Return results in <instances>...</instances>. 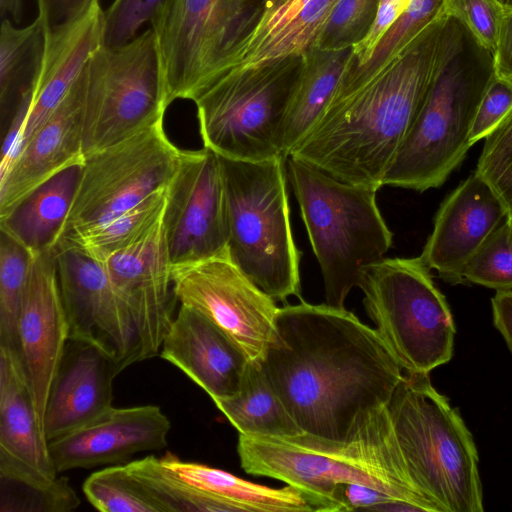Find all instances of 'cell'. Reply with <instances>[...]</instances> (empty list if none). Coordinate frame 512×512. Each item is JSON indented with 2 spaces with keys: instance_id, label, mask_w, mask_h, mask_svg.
Masks as SVG:
<instances>
[{
  "instance_id": "obj_4",
  "label": "cell",
  "mask_w": 512,
  "mask_h": 512,
  "mask_svg": "<svg viewBox=\"0 0 512 512\" xmlns=\"http://www.w3.org/2000/svg\"><path fill=\"white\" fill-rule=\"evenodd\" d=\"M494 76L492 53L447 14L439 66L383 185L419 192L441 186L472 146L473 121Z\"/></svg>"
},
{
  "instance_id": "obj_36",
  "label": "cell",
  "mask_w": 512,
  "mask_h": 512,
  "mask_svg": "<svg viewBox=\"0 0 512 512\" xmlns=\"http://www.w3.org/2000/svg\"><path fill=\"white\" fill-rule=\"evenodd\" d=\"M83 492L91 505L102 512H160L125 465L91 474L83 484Z\"/></svg>"
},
{
  "instance_id": "obj_37",
  "label": "cell",
  "mask_w": 512,
  "mask_h": 512,
  "mask_svg": "<svg viewBox=\"0 0 512 512\" xmlns=\"http://www.w3.org/2000/svg\"><path fill=\"white\" fill-rule=\"evenodd\" d=\"M465 282L512 290V225L504 220L466 265Z\"/></svg>"
},
{
  "instance_id": "obj_33",
  "label": "cell",
  "mask_w": 512,
  "mask_h": 512,
  "mask_svg": "<svg viewBox=\"0 0 512 512\" xmlns=\"http://www.w3.org/2000/svg\"><path fill=\"white\" fill-rule=\"evenodd\" d=\"M447 3L448 0H409L406 9L387 30L369 60L359 67L344 71L328 107L366 86L425 28L446 14Z\"/></svg>"
},
{
  "instance_id": "obj_41",
  "label": "cell",
  "mask_w": 512,
  "mask_h": 512,
  "mask_svg": "<svg viewBox=\"0 0 512 512\" xmlns=\"http://www.w3.org/2000/svg\"><path fill=\"white\" fill-rule=\"evenodd\" d=\"M504 8L501 0H448L446 14L460 21L493 53Z\"/></svg>"
},
{
  "instance_id": "obj_51",
  "label": "cell",
  "mask_w": 512,
  "mask_h": 512,
  "mask_svg": "<svg viewBox=\"0 0 512 512\" xmlns=\"http://www.w3.org/2000/svg\"><path fill=\"white\" fill-rule=\"evenodd\" d=\"M502 1H504V0H502Z\"/></svg>"
},
{
  "instance_id": "obj_11",
  "label": "cell",
  "mask_w": 512,
  "mask_h": 512,
  "mask_svg": "<svg viewBox=\"0 0 512 512\" xmlns=\"http://www.w3.org/2000/svg\"><path fill=\"white\" fill-rule=\"evenodd\" d=\"M165 82L152 28L115 48L100 46L85 66V159L162 121Z\"/></svg>"
},
{
  "instance_id": "obj_47",
  "label": "cell",
  "mask_w": 512,
  "mask_h": 512,
  "mask_svg": "<svg viewBox=\"0 0 512 512\" xmlns=\"http://www.w3.org/2000/svg\"><path fill=\"white\" fill-rule=\"evenodd\" d=\"M491 304L494 326L512 354V290L496 291Z\"/></svg>"
},
{
  "instance_id": "obj_8",
  "label": "cell",
  "mask_w": 512,
  "mask_h": 512,
  "mask_svg": "<svg viewBox=\"0 0 512 512\" xmlns=\"http://www.w3.org/2000/svg\"><path fill=\"white\" fill-rule=\"evenodd\" d=\"M303 59L296 55L233 69L203 91L193 101L203 146L233 160L283 156V123Z\"/></svg>"
},
{
  "instance_id": "obj_31",
  "label": "cell",
  "mask_w": 512,
  "mask_h": 512,
  "mask_svg": "<svg viewBox=\"0 0 512 512\" xmlns=\"http://www.w3.org/2000/svg\"><path fill=\"white\" fill-rule=\"evenodd\" d=\"M80 499L67 477H51L0 449V512H70Z\"/></svg>"
},
{
  "instance_id": "obj_30",
  "label": "cell",
  "mask_w": 512,
  "mask_h": 512,
  "mask_svg": "<svg viewBox=\"0 0 512 512\" xmlns=\"http://www.w3.org/2000/svg\"><path fill=\"white\" fill-rule=\"evenodd\" d=\"M48 27L39 18L18 28L8 18L0 30V103L2 113L14 112L31 92L40 73Z\"/></svg>"
},
{
  "instance_id": "obj_25",
  "label": "cell",
  "mask_w": 512,
  "mask_h": 512,
  "mask_svg": "<svg viewBox=\"0 0 512 512\" xmlns=\"http://www.w3.org/2000/svg\"><path fill=\"white\" fill-rule=\"evenodd\" d=\"M0 449L48 476H58L19 350L1 344Z\"/></svg>"
},
{
  "instance_id": "obj_27",
  "label": "cell",
  "mask_w": 512,
  "mask_h": 512,
  "mask_svg": "<svg viewBox=\"0 0 512 512\" xmlns=\"http://www.w3.org/2000/svg\"><path fill=\"white\" fill-rule=\"evenodd\" d=\"M160 460L188 483L229 503L236 511H320L312 496L290 485L279 489L267 487L204 464L182 461L172 454Z\"/></svg>"
},
{
  "instance_id": "obj_13",
  "label": "cell",
  "mask_w": 512,
  "mask_h": 512,
  "mask_svg": "<svg viewBox=\"0 0 512 512\" xmlns=\"http://www.w3.org/2000/svg\"><path fill=\"white\" fill-rule=\"evenodd\" d=\"M180 305L191 307L220 327L249 357L259 360L271 341L279 307L221 252L171 267Z\"/></svg>"
},
{
  "instance_id": "obj_43",
  "label": "cell",
  "mask_w": 512,
  "mask_h": 512,
  "mask_svg": "<svg viewBox=\"0 0 512 512\" xmlns=\"http://www.w3.org/2000/svg\"><path fill=\"white\" fill-rule=\"evenodd\" d=\"M408 3L409 0H380L375 23L366 38L353 47L345 71L359 67L369 60L380 40L404 12Z\"/></svg>"
},
{
  "instance_id": "obj_39",
  "label": "cell",
  "mask_w": 512,
  "mask_h": 512,
  "mask_svg": "<svg viewBox=\"0 0 512 512\" xmlns=\"http://www.w3.org/2000/svg\"><path fill=\"white\" fill-rule=\"evenodd\" d=\"M512 213V108L485 138L475 171Z\"/></svg>"
},
{
  "instance_id": "obj_42",
  "label": "cell",
  "mask_w": 512,
  "mask_h": 512,
  "mask_svg": "<svg viewBox=\"0 0 512 512\" xmlns=\"http://www.w3.org/2000/svg\"><path fill=\"white\" fill-rule=\"evenodd\" d=\"M512 108V82L494 76L478 106L470 142L474 145L485 139L504 119Z\"/></svg>"
},
{
  "instance_id": "obj_12",
  "label": "cell",
  "mask_w": 512,
  "mask_h": 512,
  "mask_svg": "<svg viewBox=\"0 0 512 512\" xmlns=\"http://www.w3.org/2000/svg\"><path fill=\"white\" fill-rule=\"evenodd\" d=\"M181 151L162 120L88 156L57 241L110 220L167 186Z\"/></svg>"
},
{
  "instance_id": "obj_48",
  "label": "cell",
  "mask_w": 512,
  "mask_h": 512,
  "mask_svg": "<svg viewBox=\"0 0 512 512\" xmlns=\"http://www.w3.org/2000/svg\"><path fill=\"white\" fill-rule=\"evenodd\" d=\"M24 0H0V16L8 18L14 24H19L22 19Z\"/></svg>"
},
{
  "instance_id": "obj_19",
  "label": "cell",
  "mask_w": 512,
  "mask_h": 512,
  "mask_svg": "<svg viewBox=\"0 0 512 512\" xmlns=\"http://www.w3.org/2000/svg\"><path fill=\"white\" fill-rule=\"evenodd\" d=\"M171 423L156 405L111 407L88 423L48 442L57 473L127 462L165 448Z\"/></svg>"
},
{
  "instance_id": "obj_9",
  "label": "cell",
  "mask_w": 512,
  "mask_h": 512,
  "mask_svg": "<svg viewBox=\"0 0 512 512\" xmlns=\"http://www.w3.org/2000/svg\"><path fill=\"white\" fill-rule=\"evenodd\" d=\"M359 288L367 315L404 373H430L451 360L452 314L420 256L383 258L366 268Z\"/></svg>"
},
{
  "instance_id": "obj_7",
  "label": "cell",
  "mask_w": 512,
  "mask_h": 512,
  "mask_svg": "<svg viewBox=\"0 0 512 512\" xmlns=\"http://www.w3.org/2000/svg\"><path fill=\"white\" fill-rule=\"evenodd\" d=\"M220 159L232 261L275 301L300 298L301 251L290 222L286 157Z\"/></svg>"
},
{
  "instance_id": "obj_23",
  "label": "cell",
  "mask_w": 512,
  "mask_h": 512,
  "mask_svg": "<svg viewBox=\"0 0 512 512\" xmlns=\"http://www.w3.org/2000/svg\"><path fill=\"white\" fill-rule=\"evenodd\" d=\"M159 356L180 369L211 399L235 395L250 363L246 353L213 321L180 305Z\"/></svg>"
},
{
  "instance_id": "obj_32",
  "label": "cell",
  "mask_w": 512,
  "mask_h": 512,
  "mask_svg": "<svg viewBox=\"0 0 512 512\" xmlns=\"http://www.w3.org/2000/svg\"><path fill=\"white\" fill-rule=\"evenodd\" d=\"M166 186L118 216L59 239L53 247L75 249L101 261L148 235L163 219Z\"/></svg>"
},
{
  "instance_id": "obj_1",
  "label": "cell",
  "mask_w": 512,
  "mask_h": 512,
  "mask_svg": "<svg viewBox=\"0 0 512 512\" xmlns=\"http://www.w3.org/2000/svg\"><path fill=\"white\" fill-rule=\"evenodd\" d=\"M258 362L300 430L333 440L388 405L405 375L375 328L345 307L303 300L279 308Z\"/></svg>"
},
{
  "instance_id": "obj_45",
  "label": "cell",
  "mask_w": 512,
  "mask_h": 512,
  "mask_svg": "<svg viewBox=\"0 0 512 512\" xmlns=\"http://www.w3.org/2000/svg\"><path fill=\"white\" fill-rule=\"evenodd\" d=\"M493 55L495 75L512 82V4H506Z\"/></svg>"
},
{
  "instance_id": "obj_16",
  "label": "cell",
  "mask_w": 512,
  "mask_h": 512,
  "mask_svg": "<svg viewBox=\"0 0 512 512\" xmlns=\"http://www.w3.org/2000/svg\"><path fill=\"white\" fill-rule=\"evenodd\" d=\"M69 339L96 344L124 370L140 361L132 315L114 289L103 264L75 249L53 247Z\"/></svg>"
},
{
  "instance_id": "obj_46",
  "label": "cell",
  "mask_w": 512,
  "mask_h": 512,
  "mask_svg": "<svg viewBox=\"0 0 512 512\" xmlns=\"http://www.w3.org/2000/svg\"><path fill=\"white\" fill-rule=\"evenodd\" d=\"M92 0H37L38 15L48 28L75 17Z\"/></svg>"
},
{
  "instance_id": "obj_24",
  "label": "cell",
  "mask_w": 512,
  "mask_h": 512,
  "mask_svg": "<svg viewBox=\"0 0 512 512\" xmlns=\"http://www.w3.org/2000/svg\"><path fill=\"white\" fill-rule=\"evenodd\" d=\"M339 0H263L257 24L229 69L303 55L311 49Z\"/></svg>"
},
{
  "instance_id": "obj_21",
  "label": "cell",
  "mask_w": 512,
  "mask_h": 512,
  "mask_svg": "<svg viewBox=\"0 0 512 512\" xmlns=\"http://www.w3.org/2000/svg\"><path fill=\"white\" fill-rule=\"evenodd\" d=\"M84 94L85 67L62 102L27 140L9 170L0 177V220L58 173L84 165Z\"/></svg>"
},
{
  "instance_id": "obj_44",
  "label": "cell",
  "mask_w": 512,
  "mask_h": 512,
  "mask_svg": "<svg viewBox=\"0 0 512 512\" xmlns=\"http://www.w3.org/2000/svg\"><path fill=\"white\" fill-rule=\"evenodd\" d=\"M331 500L334 512L358 509L378 511L386 503L399 501L383 491L357 483H341L336 485Z\"/></svg>"
},
{
  "instance_id": "obj_22",
  "label": "cell",
  "mask_w": 512,
  "mask_h": 512,
  "mask_svg": "<svg viewBox=\"0 0 512 512\" xmlns=\"http://www.w3.org/2000/svg\"><path fill=\"white\" fill-rule=\"evenodd\" d=\"M119 361L102 347L68 339L44 414L47 442L88 423L112 407Z\"/></svg>"
},
{
  "instance_id": "obj_20",
  "label": "cell",
  "mask_w": 512,
  "mask_h": 512,
  "mask_svg": "<svg viewBox=\"0 0 512 512\" xmlns=\"http://www.w3.org/2000/svg\"><path fill=\"white\" fill-rule=\"evenodd\" d=\"M507 216L501 199L474 172L441 204L420 258L444 281L465 283L466 265Z\"/></svg>"
},
{
  "instance_id": "obj_14",
  "label": "cell",
  "mask_w": 512,
  "mask_h": 512,
  "mask_svg": "<svg viewBox=\"0 0 512 512\" xmlns=\"http://www.w3.org/2000/svg\"><path fill=\"white\" fill-rule=\"evenodd\" d=\"M163 229L171 264L213 256L228 246L226 192L220 156L182 150L166 186Z\"/></svg>"
},
{
  "instance_id": "obj_49",
  "label": "cell",
  "mask_w": 512,
  "mask_h": 512,
  "mask_svg": "<svg viewBox=\"0 0 512 512\" xmlns=\"http://www.w3.org/2000/svg\"><path fill=\"white\" fill-rule=\"evenodd\" d=\"M507 221L512 225V213L507 216Z\"/></svg>"
},
{
  "instance_id": "obj_17",
  "label": "cell",
  "mask_w": 512,
  "mask_h": 512,
  "mask_svg": "<svg viewBox=\"0 0 512 512\" xmlns=\"http://www.w3.org/2000/svg\"><path fill=\"white\" fill-rule=\"evenodd\" d=\"M100 262L132 315L140 361L159 356L177 302L163 222L140 241Z\"/></svg>"
},
{
  "instance_id": "obj_35",
  "label": "cell",
  "mask_w": 512,
  "mask_h": 512,
  "mask_svg": "<svg viewBox=\"0 0 512 512\" xmlns=\"http://www.w3.org/2000/svg\"><path fill=\"white\" fill-rule=\"evenodd\" d=\"M33 255L7 233L0 236V344L18 348V319Z\"/></svg>"
},
{
  "instance_id": "obj_28",
  "label": "cell",
  "mask_w": 512,
  "mask_h": 512,
  "mask_svg": "<svg viewBox=\"0 0 512 512\" xmlns=\"http://www.w3.org/2000/svg\"><path fill=\"white\" fill-rule=\"evenodd\" d=\"M82 166L63 170L32 191L0 220V230L33 256L52 249L72 204Z\"/></svg>"
},
{
  "instance_id": "obj_34",
  "label": "cell",
  "mask_w": 512,
  "mask_h": 512,
  "mask_svg": "<svg viewBox=\"0 0 512 512\" xmlns=\"http://www.w3.org/2000/svg\"><path fill=\"white\" fill-rule=\"evenodd\" d=\"M125 467L160 512L236 511L229 503L188 483L154 456L127 462Z\"/></svg>"
},
{
  "instance_id": "obj_5",
  "label": "cell",
  "mask_w": 512,
  "mask_h": 512,
  "mask_svg": "<svg viewBox=\"0 0 512 512\" xmlns=\"http://www.w3.org/2000/svg\"><path fill=\"white\" fill-rule=\"evenodd\" d=\"M285 165L320 266L326 303L343 308L366 268L392 246L393 233L377 205V191L340 181L292 156Z\"/></svg>"
},
{
  "instance_id": "obj_40",
  "label": "cell",
  "mask_w": 512,
  "mask_h": 512,
  "mask_svg": "<svg viewBox=\"0 0 512 512\" xmlns=\"http://www.w3.org/2000/svg\"><path fill=\"white\" fill-rule=\"evenodd\" d=\"M167 0H114L104 11L103 44L122 46L135 37L139 29L152 22Z\"/></svg>"
},
{
  "instance_id": "obj_6",
  "label": "cell",
  "mask_w": 512,
  "mask_h": 512,
  "mask_svg": "<svg viewBox=\"0 0 512 512\" xmlns=\"http://www.w3.org/2000/svg\"><path fill=\"white\" fill-rule=\"evenodd\" d=\"M388 408L410 475L438 511H483L473 437L429 373H405Z\"/></svg>"
},
{
  "instance_id": "obj_29",
  "label": "cell",
  "mask_w": 512,
  "mask_h": 512,
  "mask_svg": "<svg viewBox=\"0 0 512 512\" xmlns=\"http://www.w3.org/2000/svg\"><path fill=\"white\" fill-rule=\"evenodd\" d=\"M239 434L290 436L302 433L263 372L258 360H251L239 391L214 400Z\"/></svg>"
},
{
  "instance_id": "obj_10",
  "label": "cell",
  "mask_w": 512,
  "mask_h": 512,
  "mask_svg": "<svg viewBox=\"0 0 512 512\" xmlns=\"http://www.w3.org/2000/svg\"><path fill=\"white\" fill-rule=\"evenodd\" d=\"M263 0H167L151 22L167 107L194 101L232 65L258 22Z\"/></svg>"
},
{
  "instance_id": "obj_26",
  "label": "cell",
  "mask_w": 512,
  "mask_h": 512,
  "mask_svg": "<svg viewBox=\"0 0 512 512\" xmlns=\"http://www.w3.org/2000/svg\"><path fill=\"white\" fill-rule=\"evenodd\" d=\"M352 49L322 50L313 46L303 54V65L283 123L281 152L284 157L313 128L330 104Z\"/></svg>"
},
{
  "instance_id": "obj_50",
  "label": "cell",
  "mask_w": 512,
  "mask_h": 512,
  "mask_svg": "<svg viewBox=\"0 0 512 512\" xmlns=\"http://www.w3.org/2000/svg\"><path fill=\"white\" fill-rule=\"evenodd\" d=\"M504 3H506V4H512V0H504Z\"/></svg>"
},
{
  "instance_id": "obj_3",
  "label": "cell",
  "mask_w": 512,
  "mask_h": 512,
  "mask_svg": "<svg viewBox=\"0 0 512 512\" xmlns=\"http://www.w3.org/2000/svg\"><path fill=\"white\" fill-rule=\"evenodd\" d=\"M237 452L246 473L274 478L306 492L322 512H334L331 496L341 483L376 488L413 511L439 512L410 475L388 405L368 412L344 440L303 432L239 434Z\"/></svg>"
},
{
  "instance_id": "obj_38",
  "label": "cell",
  "mask_w": 512,
  "mask_h": 512,
  "mask_svg": "<svg viewBox=\"0 0 512 512\" xmlns=\"http://www.w3.org/2000/svg\"><path fill=\"white\" fill-rule=\"evenodd\" d=\"M380 0H339L314 47L322 50L353 48L371 31Z\"/></svg>"
},
{
  "instance_id": "obj_18",
  "label": "cell",
  "mask_w": 512,
  "mask_h": 512,
  "mask_svg": "<svg viewBox=\"0 0 512 512\" xmlns=\"http://www.w3.org/2000/svg\"><path fill=\"white\" fill-rule=\"evenodd\" d=\"M69 339L54 252L33 257L18 319V348L44 433L49 390Z\"/></svg>"
},
{
  "instance_id": "obj_2",
  "label": "cell",
  "mask_w": 512,
  "mask_h": 512,
  "mask_svg": "<svg viewBox=\"0 0 512 512\" xmlns=\"http://www.w3.org/2000/svg\"><path fill=\"white\" fill-rule=\"evenodd\" d=\"M447 14L431 23L366 86L329 106L288 156L379 190L439 66Z\"/></svg>"
},
{
  "instance_id": "obj_15",
  "label": "cell",
  "mask_w": 512,
  "mask_h": 512,
  "mask_svg": "<svg viewBox=\"0 0 512 512\" xmlns=\"http://www.w3.org/2000/svg\"><path fill=\"white\" fill-rule=\"evenodd\" d=\"M104 10L92 0L72 19L47 30L45 53L38 78L20 103L4 138L0 176L24 144L69 92L87 61L103 44Z\"/></svg>"
}]
</instances>
